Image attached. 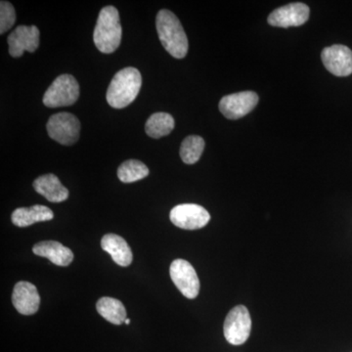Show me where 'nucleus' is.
I'll return each instance as SVG.
<instances>
[{"label": "nucleus", "instance_id": "f257e3e1", "mask_svg": "<svg viewBox=\"0 0 352 352\" xmlns=\"http://www.w3.org/2000/svg\"><path fill=\"white\" fill-rule=\"evenodd\" d=\"M156 27L160 41L171 56L183 59L188 52V38L182 23L170 10L160 11L156 18Z\"/></svg>", "mask_w": 352, "mask_h": 352}, {"label": "nucleus", "instance_id": "f03ea898", "mask_svg": "<svg viewBox=\"0 0 352 352\" xmlns=\"http://www.w3.org/2000/svg\"><path fill=\"white\" fill-rule=\"evenodd\" d=\"M142 85L140 72L133 67L120 69L113 76L108 87L106 98L115 109L126 108L135 100Z\"/></svg>", "mask_w": 352, "mask_h": 352}, {"label": "nucleus", "instance_id": "7ed1b4c3", "mask_svg": "<svg viewBox=\"0 0 352 352\" xmlns=\"http://www.w3.org/2000/svg\"><path fill=\"white\" fill-rule=\"evenodd\" d=\"M122 29L120 13L113 6L102 8L94 32V41L97 50L111 54L119 48L122 41Z\"/></svg>", "mask_w": 352, "mask_h": 352}, {"label": "nucleus", "instance_id": "20e7f679", "mask_svg": "<svg viewBox=\"0 0 352 352\" xmlns=\"http://www.w3.org/2000/svg\"><path fill=\"white\" fill-rule=\"evenodd\" d=\"M80 97V85L75 76L64 74L58 76L43 95V104L48 108L69 107Z\"/></svg>", "mask_w": 352, "mask_h": 352}, {"label": "nucleus", "instance_id": "39448f33", "mask_svg": "<svg viewBox=\"0 0 352 352\" xmlns=\"http://www.w3.org/2000/svg\"><path fill=\"white\" fill-rule=\"evenodd\" d=\"M48 135L62 145H73L80 138V122L71 113H58L51 116L46 124Z\"/></svg>", "mask_w": 352, "mask_h": 352}, {"label": "nucleus", "instance_id": "423d86ee", "mask_svg": "<svg viewBox=\"0 0 352 352\" xmlns=\"http://www.w3.org/2000/svg\"><path fill=\"white\" fill-rule=\"evenodd\" d=\"M252 330V319L244 305H237L229 311L224 321V337L229 344L241 346L249 339Z\"/></svg>", "mask_w": 352, "mask_h": 352}, {"label": "nucleus", "instance_id": "0eeeda50", "mask_svg": "<svg viewBox=\"0 0 352 352\" xmlns=\"http://www.w3.org/2000/svg\"><path fill=\"white\" fill-rule=\"evenodd\" d=\"M170 221L185 230H197L207 226L210 215L207 210L196 204H182L171 210Z\"/></svg>", "mask_w": 352, "mask_h": 352}, {"label": "nucleus", "instance_id": "6e6552de", "mask_svg": "<svg viewBox=\"0 0 352 352\" xmlns=\"http://www.w3.org/2000/svg\"><path fill=\"white\" fill-rule=\"evenodd\" d=\"M173 283L185 298L193 300L200 292V280L193 266L184 259H175L170 268Z\"/></svg>", "mask_w": 352, "mask_h": 352}, {"label": "nucleus", "instance_id": "1a4fd4ad", "mask_svg": "<svg viewBox=\"0 0 352 352\" xmlns=\"http://www.w3.org/2000/svg\"><path fill=\"white\" fill-rule=\"evenodd\" d=\"M258 103V95L254 91L238 92L222 97L219 111L229 120H238L252 112Z\"/></svg>", "mask_w": 352, "mask_h": 352}, {"label": "nucleus", "instance_id": "9d476101", "mask_svg": "<svg viewBox=\"0 0 352 352\" xmlns=\"http://www.w3.org/2000/svg\"><path fill=\"white\" fill-rule=\"evenodd\" d=\"M321 59L326 69L336 76H349L352 74V51L346 45L335 44L324 48Z\"/></svg>", "mask_w": 352, "mask_h": 352}, {"label": "nucleus", "instance_id": "9b49d317", "mask_svg": "<svg viewBox=\"0 0 352 352\" xmlns=\"http://www.w3.org/2000/svg\"><path fill=\"white\" fill-rule=\"evenodd\" d=\"M39 31L36 25H19L7 38L9 54L14 58L23 56L25 51L34 52L39 46Z\"/></svg>", "mask_w": 352, "mask_h": 352}, {"label": "nucleus", "instance_id": "f8f14e48", "mask_svg": "<svg viewBox=\"0 0 352 352\" xmlns=\"http://www.w3.org/2000/svg\"><path fill=\"white\" fill-rule=\"evenodd\" d=\"M310 15L309 7L305 3L288 4L280 7L268 16V24L273 27H298L305 24Z\"/></svg>", "mask_w": 352, "mask_h": 352}, {"label": "nucleus", "instance_id": "ddd939ff", "mask_svg": "<svg viewBox=\"0 0 352 352\" xmlns=\"http://www.w3.org/2000/svg\"><path fill=\"white\" fill-rule=\"evenodd\" d=\"M12 302L19 314L32 315L38 312L41 296L34 285L27 281H20L15 285L12 294Z\"/></svg>", "mask_w": 352, "mask_h": 352}, {"label": "nucleus", "instance_id": "4468645a", "mask_svg": "<svg viewBox=\"0 0 352 352\" xmlns=\"http://www.w3.org/2000/svg\"><path fill=\"white\" fill-rule=\"evenodd\" d=\"M32 252L36 256L50 259L58 266H68L74 261L73 252L56 241L39 242L34 245Z\"/></svg>", "mask_w": 352, "mask_h": 352}, {"label": "nucleus", "instance_id": "2eb2a0df", "mask_svg": "<svg viewBox=\"0 0 352 352\" xmlns=\"http://www.w3.org/2000/svg\"><path fill=\"white\" fill-rule=\"evenodd\" d=\"M34 188L51 203H61L66 201L69 197L68 189L64 187L59 178L52 173L36 178L34 182Z\"/></svg>", "mask_w": 352, "mask_h": 352}, {"label": "nucleus", "instance_id": "dca6fc26", "mask_svg": "<svg viewBox=\"0 0 352 352\" xmlns=\"http://www.w3.org/2000/svg\"><path fill=\"white\" fill-rule=\"evenodd\" d=\"M101 247L112 256L118 265L129 266L132 263L133 256L126 241L116 234H107L101 240Z\"/></svg>", "mask_w": 352, "mask_h": 352}, {"label": "nucleus", "instance_id": "f3484780", "mask_svg": "<svg viewBox=\"0 0 352 352\" xmlns=\"http://www.w3.org/2000/svg\"><path fill=\"white\" fill-rule=\"evenodd\" d=\"M54 214L45 206L36 205L31 208H19L11 215L14 226L18 227L31 226L36 222L50 221Z\"/></svg>", "mask_w": 352, "mask_h": 352}, {"label": "nucleus", "instance_id": "a211bd4d", "mask_svg": "<svg viewBox=\"0 0 352 352\" xmlns=\"http://www.w3.org/2000/svg\"><path fill=\"white\" fill-rule=\"evenodd\" d=\"M96 308L98 314L113 325H122L126 320V307L117 298L104 296L97 302Z\"/></svg>", "mask_w": 352, "mask_h": 352}, {"label": "nucleus", "instance_id": "6ab92c4d", "mask_svg": "<svg viewBox=\"0 0 352 352\" xmlns=\"http://www.w3.org/2000/svg\"><path fill=\"white\" fill-rule=\"evenodd\" d=\"M175 126V119L170 113H155L146 122L145 131L150 138L159 139L168 135Z\"/></svg>", "mask_w": 352, "mask_h": 352}, {"label": "nucleus", "instance_id": "aec40b11", "mask_svg": "<svg viewBox=\"0 0 352 352\" xmlns=\"http://www.w3.org/2000/svg\"><path fill=\"white\" fill-rule=\"evenodd\" d=\"M149 175V168L138 160H129L120 164L118 177L124 183H132L143 179Z\"/></svg>", "mask_w": 352, "mask_h": 352}, {"label": "nucleus", "instance_id": "412c9836", "mask_svg": "<svg viewBox=\"0 0 352 352\" xmlns=\"http://www.w3.org/2000/svg\"><path fill=\"white\" fill-rule=\"evenodd\" d=\"M205 149V140L201 136L190 135L184 139L180 147V157L187 164H196Z\"/></svg>", "mask_w": 352, "mask_h": 352}, {"label": "nucleus", "instance_id": "4be33fe9", "mask_svg": "<svg viewBox=\"0 0 352 352\" xmlns=\"http://www.w3.org/2000/svg\"><path fill=\"white\" fill-rule=\"evenodd\" d=\"M16 12L12 4L2 0L0 2V34L9 31L15 24Z\"/></svg>", "mask_w": 352, "mask_h": 352}, {"label": "nucleus", "instance_id": "5701e85b", "mask_svg": "<svg viewBox=\"0 0 352 352\" xmlns=\"http://www.w3.org/2000/svg\"><path fill=\"white\" fill-rule=\"evenodd\" d=\"M124 323L127 324V325H129V323H131V320H129V319H126V321H124Z\"/></svg>", "mask_w": 352, "mask_h": 352}]
</instances>
